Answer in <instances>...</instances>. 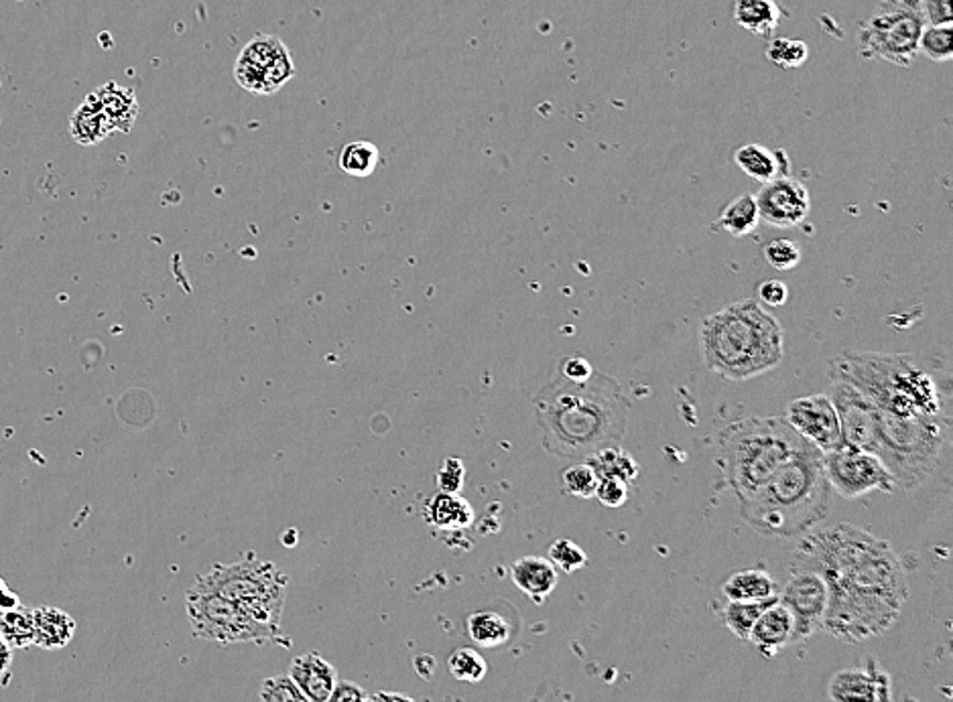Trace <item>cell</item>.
Here are the masks:
<instances>
[{"label": "cell", "mask_w": 953, "mask_h": 702, "mask_svg": "<svg viewBox=\"0 0 953 702\" xmlns=\"http://www.w3.org/2000/svg\"><path fill=\"white\" fill-rule=\"evenodd\" d=\"M921 0H882L866 21L858 24V51L864 60L889 61L909 68L919 55L925 29Z\"/></svg>", "instance_id": "obj_9"}, {"label": "cell", "mask_w": 953, "mask_h": 702, "mask_svg": "<svg viewBox=\"0 0 953 702\" xmlns=\"http://www.w3.org/2000/svg\"><path fill=\"white\" fill-rule=\"evenodd\" d=\"M297 75L287 45L275 35L251 39L234 63V78L246 92L271 95Z\"/></svg>", "instance_id": "obj_11"}, {"label": "cell", "mask_w": 953, "mask_h": 702, "mask_svg": "<svg viewBox=\"0 0 953 702\" xmlns=\"http://www.w3.org/2000/svg\"><path fill=\"white\" fill-rule=\"evenodd\" d=\"M830 380H844L891 417L952 423L950 380L940 381L921 357L844 349L830 362Z\"/></svg>", "instance_id": "obj_3"}, {"label": "cell", "mask_w": 953, "mask_h": 702, "mask_svg": "<svg viewBox=\"0 0 953 702\" xmlns=\"http://www.w3.org/2000/svg\"><path fill=\"white\" fill-rule=\"evenodd\" d=\"M0 638L11 650H29L36 645V618L33 609L19 608L0 613Z\"/></svg>", "instance_id": "obj_30"}, {"label": "cell", "mask_w": 953, "mask_h": 702, "mask_svg": "<svg viewBox=\"0 0 953 702\" xmlns=\"http://www.w3.org/2000/svg\"><path fill=\"white\" fill-rule=\"evenodd\" d=\"M881 413V410H879ZM881 459L896 481V488L913 491L923 486L942 464L950 437L943 420H911L881 413Z\"/></svg>", "instance_id": "obj_7"}, {"label": "cell", "mask_w": 953, "mask_h": 702, "mask_svg": "<svg viewBox=\"0 0 953 702\" xmlns=\"http://www.w3.org/2000/svg\"><path fill=\"white\" fill-rule=\"evenodd\" d=\"M921 14L925 24H952L953 4L952 0H921Z\"/></svg>", "instance_id": "obj_43"}, {"label": "cell", "mask_w": 953, "mask_h": 702, "mask_svg": "<svg viewBox=\"0 0 953 702\" xmlns=\"http://www.w3.org/2000/svg\"><path fill=\"white\" fill-rule=\"evenodd\" d=\"M789 571L820 574L828 587L821 630L845 643L891 630L909 599L905 569L893 547L860 526L809 530L793 550Z\"/></svg>", "instance_id": "obj_1"}, {"label": "cell", "mask_w": 953, "mask_h": 702, "mask_svg": "<svg viewBox=\"0 0 953 702\" xmlns=\"http://www.w3.org/2000/svg\"><path fill=\"white\" fill-rule=\"evenodd\" d=\"M889 682V676L869 658V670L845 668L835 672L828 684V694L832 702H879Z\"/></svg>", "instance_id": "obj_17"}, {"label": "cell", "mask_w": 953, "mask_h": 702, "mask_svg": "<svg viewBox=\"0 0 953 702\" xmlns=\"http://www.w3.org/2000/svg\"><path fill=\"white\" fill-rule=\"evenodd\" d=\"M112 126L100 110L92 94L85 95L84 102L73 110L70 119V134L73 141L82 146H97L107 141L112 134Z\"/></svg>", "instance_id": "obj_26"}, {"label": "cell", "mask_w": 953, "mask_h": 702, "mask_svg": "<svg viewBox=\"0 0 953 702\" xmlns=\"http://www.w3.org/2000/svg\"><path fill=\"white\" fill-rule=\"evenodd\" d=\"M381 153L378 146L368 141H354L346 144L339 153V169L352 177H368L378 167Z\"/></svg>", "instance_id": "obj_32"}, {"label": "cell", "mask_w": 953, "mask_h": 702, "mask_svg": "<svg viewBox=\"0 0 953 702\" xmlns=\"http://www.w3.org/2000/svg\"><path fill=\"white\" fill-rule=\"evenodd\" d=\"M771 601H754V603H744V601H728V606L722 609V619H724L726 628L737 635L738 640H749L752 625L757 623V619L761 618L762 611L771 606Z\"/></svg>", "instance_id": "obj_33"}, {"label": "cell", "mask_w": 953, "mask_h": 702, "mask_svg": "<svg viewBox=\"0 0 953 702\" xmlns=\"http://www.w3.org/2000/svg\"><path fill=\"white\" fill-rule=\"evenodd\" d=\"M90 94L104 112L112 131L124 132V134L133 131L134 122L139 119V100L131 88H124L116 82H107Z\"/></svg>", "instance_id": "obj_22"}, {"label": "cell", "mask_w": 953, "mask_h": 702, "mask_svg": "<svg viewBox=\"0 0 953 702\" xmlns=\"http://www.w3.org/2000/svg\"><path fill=\"white\" fill-rule=\"evenodd\" d=\"M700 346L706 368L720 378L752 380L783 362V327L759 301L744 298L701 322Z\"/></svg>", "instance_id": "obj_4"}, {"label": "cell", "mask_w": 953, "mask_h": 702, "mask_svg": "<svg viewBox=\"0 0 953 702\" xmlns=\"http://www.w3.org/2000/svg\"><path fill=\"white\" fill-rule=\"evenodd\" d=\"M290 679L312 702H326L338 682L336 668L317 652L297 655L290 667Z\"/></svg>", "instance_id": "obj_19"}, {"label": "cell", "mask_w": 953, "mask_h": 702, "mask_svg": "<svg viewBox=\"0 0 953 702\" xmlns=\"http://www.w3.org/2000/svg\"><path fill=\"white\" fill-rule=\"evenodd\" d=\"M447 670L454 679L459 682H483L484 676L488 674V664L484 660V655L476 648H456L449 658H447Z\"/></svg>", "instance_id": "obj_34"}, {"label": "cell", "mask_w": 953, "mask_h": 702, "mask_svg": "<svg viewBox=\"0 0 953 702\" xmlns=\"http://www.w3.org/2000/svg\"><path fill=\"white\" fill-rule=\"evenodd\" d=\"M600 477L588 461H574L561 471V488L579 500H590L596 496Z\"/></svg>", "instance_id": "obj_36"}, {"label": "cell", "mask_w": 953, "mask_h": 702, "mask_svg": "<svg viewBox=\"0 0 953 702\" xmlns=\"http://www.w3.org/2000/svg\"><path fill=\"white\" fill-rule=\"evenodd\" d=\"M368 702H415L410 696L398 694V692L378 691L368 696Z\"/></svg>", "instance_id": "obj_49"}, {"label": "cell", "mask_w": 953, "mask_h": 702, "mask_svg": "<svg viewBox=\"0 0 953 702\" xmlns=\"http://www.w3.org/2000/svg\"><path fill=\"white\" fill-rule=\"evenodd\" d=\"M749 640L767 658L781 652L789 643L795 642V619L779 597L762 611L761 618L757 619Z\"/></svg>", "instance_id": "obj_18"}, {"label": "cell", "mask_w": 953, "mask_h": 702, "mask_svg": "<svg viewBox=\"0 0 953 702\" xmlns=\"http://www.w3.org/2000/svg\"><path fill=\"white\" fill-rule=\"evenodd\" d=\"M464 476H466L464 464L459 459H447L437 471V484L446 494H458L464 486Z\"/></svg>", "instance_id": "obj_42"}, {"label": "cell", "mask_w": 953, "mask_h": 702, "mask_svg": "<svg viewBox=\"0 0 953 702\" xmlns=\"http://www.w3.org/2000/svg\"><path fill=\"white\" fill-rule=\"evenodd\" d=\"M754 197L761 222L781 230L799 226L808 220L811 210L808 187L793 177L774 179L771 183H764Z\"/></svg>", "instance_id": "obj_16"}, {"label": "cell", "mask_w": 953, "mask_h": 702, "mask_svg": "<svg viewBox=\"0 0 953 702\" xmlns=\"http://www.w3.org/2000/svg\"><path fill=\"white\" fill-rule=\"evenodd\" d=\"M185 613L190 619L193 635L204 642L217 643V645H232V643H265L278 642L281 633L275 628H268L265 623L244 611L229 597L220 596L217 591L207 589L204 584L193 583L192 589L185 596Z\"/></svg>", "instance_id": "obj_10"}, {"label": "cell", "mask_w": 953, "mask_h": 702, "mask_svg": "<svg viewBox=\"0 0 953 702\" xmlns=\"http://www.w3.org/2000/svg\"><path fill=\"white\" fill-rule=\"evenodd\" d=\"M740 503L742 520L759 535H808L825 520L832 488L823 471V452L813 445L797 452L754 496Z\"/></svg>", "instance_id": "obj_5"}, {"label": "cell", "mask_w": 953, "mask_h": 702, "mask_svg": "<svg viewBox=\"0 0 953 702\" xmlns=\"http://www.w3.org/2000/svg\"><path fill=\"white\" fill-rule=\"evenodd\" d=\"M586 461L596 469V474H598L600 479H604V477H615V479L627 481L628 486H630L639 477V464L632 459L630 452L622 449V445L594 452L590 459H586Z\"/></svg>", "instance_id": "obj_31"}, {"label": "cell", "mask_w": 953, "mask_h": 702, "mask_svg": "<svg viewBox=\"0 0 953 702\" xmlns=\"http://www.w3.org/2000/svg\"><path fill=\"white\" fill-rule=\"evenodd\" d=\"M919 53L930 58L935 63H947L953 55L952 24H925L919 39Z\"/></svg>", "instance_id": "obj_37"}, {"label": "cell", "mask_w": 953, "mask_h": 702, "mask_svg": "<svg viewBox=\"0 0 953 702\" xmlns=\"http://www.w3.org/2000/svg\"><path fill=\"white\" fill-rule=\"evenodd\" d=\"M12 650L9 643L0 638V684L7 686L11 680Z\"/></svg>", "instance_id": "obj_47"}, {"label": "cell", "mask_w": 953, "mask_h": 702, "mask_svg": "<svg viewBox=\"0 0 953 702\" xmlns=\"http://www.w3.org/2000/svg\"><path fill=\"white\" fill-rule=\"evenodd\" d=\"M195 583L229 597L256 621L278 630L290 581L273 562L249 555L232 564H214L212 571L197 577Z\"/></svg>", "instance_id": "obj_8"}, {"label": "cell", "mask_w": 953, "mask_h": 702, "mask_svg": "<svg viewBox=\"0 0 953 702\" xmlns=\"http://www.w3.org/2000/svg\"><path fill=\"white\" fill-rule=\"evenodd\" d=\"M33 618H36V645L41 650H61L75 635V619L58 608L33 609Z\"/></svg>", "instance_id": "obj_24"}, {"label": "cell", "mask_w": 953, "mask_h": 702, "mask_svg": "<svg viewBox=\"0 0 953 702\" xmlns=\"http://www.w3.org/2000/svg\"><path fill=\"white\" fill-rule=\"evenodd\" d=\"M759 298H761V305L783 307L787 298H789V288H787L783 281L769 278V281H762L761 285H759Z\"/></svg>", "instance_id": "obj_45"}, {"label": "cell", "mask_w": 953, "mask_h": 702, "mask_svg": "<svg viewBox=\"0 0 953 702\" xmlns=\"http://www.w3.org/2000/svg\"><path fill=\"white\" fill-rule=\"evenodd\" d=\"M628 494H630V486L627 481L615 477H604L596 489V498L606 508H622L628 501Z\"/></svg>", "instance_id": "obj_41"}, {"label": "cell", "mask_w": 953, "mask_h": 702, "mask_svg": "<svg viewBox=\"0 0 953 702\" xmlns=\"http://www.w3.org/2000/svg\"><path fill=\"white\" fill-rule=\"evenodd\" d=\"M466 630L470 635L472 642L480 648H498L513 638L515 628L510 623V619L493 609H483V611H474L466 619Z\"/></svg>", "instance_id": "obj_28"}, {"label": "cell", "mask_w": 953, "mask_h": 702, "mask_svg": "<svg viewBox=\"0 0 953 702\" xmlns=\"http://www.w3.org/2000/svg\"><path fill=\"white\" fill-rule=\"evenodd\" d=\"M261 702H312L302 689L290 679V674L271 676L261 686Z\"/></svg>", "instance_id": "obj_39"}, {"label": "cell", "mask_w": 953, "mask_h": 702, "mask_svg": "<svg viewBox=\"0 0 953 702\" xmlns=\"http://www.w3.org/2000/svg\"><path fill=\"white\" fill-rule=\"evenodd\" d=\"M425 520L442 530H464L474 522V510L458 494L439 491L427 503Z\"/></svg>", "instance_id": "obj_27"}, {"label": "cell", "mask_w": 953, "mask_h": 702, "mask_svg": "<svg viewBox=\"0 0 953 702\" xmlns=\"http://www.w3.org/2000/svg\"><path fill=\"white\" fill-rule=\"evenodd\" d=\"M722 593L728 601H744V603L771 601L779 597L777 581L772 579L771 572L764 569L734 572L732 577L726 579Z\"/></svg>", "instance_id": "obj_25"}, {"label": "cell", "mask_w": 953, "mask_h": 702, "mask_svg": "<svg viewBox=\"0 0 953 702\" xmlns=\"http://www.w3.org/2000/svg\"><path fill=\"white\" fill-rule=\"evenodd\" d=\"M718 224L734 238H744V236L752 234L761 224L757 197L750 193L738 195L737 200H732L726 205Z\"/></svg>", "instance_id": "obj_29"}, {"label": "cell", "mask_w": 953, "mask_h": 702, "mask_svg": "<svg viewBox=\"0 0 953 702\" xmlns=\"http://www.w3.org/2000/svg\"><path fill=\"white\" fill-rule=\"evenodd\" d=\"M784 420L818 451L830 452L844 445L838 413L828 394H811L791 400Z\"/></svg>", "instance_id": "obj_14"}, {"label": "cell", "mask_w": 953, "mask_h": 702, "mask_svg": "<svg viewBox=\"0 0 953 702\" xmlns=\"http://www.w3.org/2000/svg\"><path fill=\"white\" fill-rule=\"evenodd\" d=\"M830 381L832 384L828 396L835 406L845 447H854L860 451L872 452L874 457H881L882 423L879 408L852 384L844 380Z\"/></svg>", "instance_id": "obj_13"}, {"label": "cell", "mask_w": 953, "mask_h": 702, "mask_svg": "<svg viewBox=\"0 0 953 702\" xmlns=\"http://www.w3.org/2000/svg\"><path fill=\"white\" fill-rule=\"evenodd\" d=\"M823 471L832 491L845 500H856L872 491H896V481L881 459L854 447L842 445L823 452Z\"/></svg>", "instance_id": "obj_12"}, {"label": "cell", "mask_w": 953, "mask_h": 702, "mask_svg": "<svg viewBox=\"0 0 953 702\" xmlns=\"http://www.w3.org/2000/svg\"><path fill=\"white\" fill-rule=\"evenodd\" d=\"M801 248L793 240H772L764 248V258L774 271H793L801 263Z\"/></svg>", "instance_id": "obj_40"}, {"label": "cell", "mask_w": 953, "mask_h": 702, "mask_svg": "<svg viewBox=\"0 0 953 702\" xmlns=\"http://www.w3.org/2000/svg\"><path fill=\"white\" fill-rule=\"evenodd\" d=\"M513 583L535 603H544L557 587V569L544 557H523L513 562Z\"/></svg>", "instance_id": "obj_21"}, {"label": "cell", "mask_w": 953, "mask_h": 702, "mask_svg": "<svg viewBox=\"0 0 953 702\" xmlns=\"http://www.w3.org/2000/svg\"><path fill=\"white\" fill-rule=\"evenodd\" d=\"M19 606H21V599L7 584V581L0 577V613L11 611V609L19 608Z\"/></svg>", "instance_id": "obj_48"}, {"label": "cell", "mask_w": 953, "mask_h": 702, "mask_svg": "<svg viewBox=\"0 0 953 702\" xmlns=\"http://www.w3.org/2000/svg\"><path fill=\"white\" fill-rule=\"evenodd\" d=\"M732 14L744 31L771 39L783 21L784 9L777 0H734Z\"/></svg>", "instance_id": "obj_23"}, {"label": "cell", "mask_w": 953, "mask_h": 702, "mask_svg": "<svg viewBox=\"0 0 953 702\" xmlns=\"http://www.w3.org/2000/svg\"><path fill=\"white\" fill-rule=\"evenodd\" d=\"M551 564L557 571L578 572L588 564V555L584 552V548L578 547L574 540L568 538H559L551 547H549V557Z\"/></svg>", "instance_id": "obj_38"}, {"label": "cell", "mask_w": 953, "mask_h": 702, "mask_svg": "<svg viewBox=\"0 0 953 702\" xmlns=\"http://www.w3.org/2000/svg\"><path fill=\"white\" fill-rule=\"evenodd\" d=\"M767 60L783 68V70H797L805 65L809 60L808 43L803 39H789V37H771L769 45L764 49Z\"/></svg>", "instance_id": "obj_35"}, {"label": "cell", "mask_w": 953, "mask_h": 702, "mask_svg": "<svg viewBox=\"0 0 953 702\" xmlns=\"http://www.w3.org/2000/svg\"><path fill=\"white\" fill-rule=\"evenodd\" d=\"M630 403L622 386L594 369L586 381L554 374L535 396L545 451L557 459L586 461L594 452L622 445Z\"/></svg>", "instance_id": "obj_2"}, {"label": "cell", "mask_w": 953, "mask_h": 702, "mask_svg": "<svg viewBox=\"0 0 953 702\" xmlns=\"http://www.w3.org/2000/svg\"><path fill=\"white\" fill-rule=\"evenodd\" d=\"M594 369L596 368L591 366L590 362H588L586 357L568 356L564 357V359L559 362L557 374H559V376H564L566 380L586 381L590 378L591 374H594Z\"/></svg>", "instance_id": "obj_44"}, {"label": "cell", "mask_w": 953, "mask_h": 702, "mask_svg": "<svg viewBox=\"0 0 953 702\" xmlns=\"http://www.w3.org/2000/svg\"><path fill=\"white\" fill-rule=\"evenodd\" d=\"M808 445L783 417L734 420L720 437V465L726 486L738 501L747 500Z\"/></svg>", "instance_id": "obj_6"}, {"label": "cell", "mask_w": 953, "mask_h": 702, "mask_svg": "<svg viewBox=\"0 0 953 702\" xmlns=\"http://www.w3.org/2000/svg\"><path fill=\"white\" fill-rule=\"evenodd\" d=\"M737 167L759 183H771L774 179L789 177L791 161L783 149L772 151L759 143L742 144L734 153Z\"/></svg>", "instance_id": "obj_20"}, {"label": "cell", "mask_w": 953, "mask_h": 702, "mask_svg": "<svg viewBox=\"0 0 953 702\" xmlns=\"http://www.w3.org/2000/svg\"><path fill=\"white\" fill-rule=\"evenodd\" d=\"M795 619V642L821 630L828 609V587L820 574L793 571L779 596Z\"/></svg>", "instance_id": "obj_15"}, {"label": "cell", "mask_w": 953, "mask_h": 702, "mask_svg": "<svg viewBox=\"0 0 953 702\" xmlns=\"http://www.w3.org/2000/svg\"><path fill=\"white\" fill-rule=\"evenodd\" d=\"M326 702H368V694L356 682L338 680Z\"/></svg>", "instance_id": "obj_46"}]
</instances>
